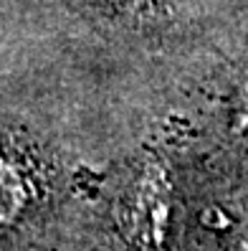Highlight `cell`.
<instances>
[{
    "label": "cell",
    "instance_id": "obj_1",
    "mask_svg": "<svg viewBox=\"0 0 248 251\" xmlns=\"http://www.w3.org/2000/svg\"><path fill=\"white\" fill-rule=\"evenodd\" d=\"M165 218H167V201H165L162 183H157L152 178L142 180L137 198H135V208H132L135 233L144 241L159 239L162 228H165Z\"/></svg>",
    "mask_w": 248,
    "mask_h": 251
},
{
    "label": "cell",
    "instance_id": "obj_2",
    "mask_svg": "<svg viewBox=\"0 0 248 251\" xmlns=\"http://www.w3.org/2000/svg\"><path fill=\"white\" fill-rule=\"evenodd\" d=\"M132 3H137L142 8H159V5H167L170 0H132Z\"/></svg>",
    "mask_w": 248,
    "mask_h": 251
}]
</instances>
